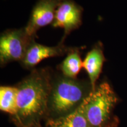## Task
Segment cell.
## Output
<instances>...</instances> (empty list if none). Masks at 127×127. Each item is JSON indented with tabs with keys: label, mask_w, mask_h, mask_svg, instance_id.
<instances>
[{
	"label": "cell",
	"mask_w": 127,
	"mask_h": 127,
	"mask_svg": "<svg viewBox=\"0 0 127 127\" xmlns=\"http://www.w3.org/2000/svg\"><path fill=\"white\" fill-rule=\"evenodd\" d=\"M52 78L45 69H35L17 85V111L12 121L18 127H41L49 116Z\"/></svg>",
	"instance_id": "cell-1"
},
{
	"label": "cell",
	"mask_w": 127,
	"mask_h": 127,
	"mask_svg": "<svg viewBox=\"0 0 127 127\" xmlns=\"http://www.w3.org/2000/svg\"><path fill=\"white\" fill-rule=\"evenodd\" d=\"M92 91L90 82L70 78L64 75L52 79L48 101L50 118H58L72 113Z\"/></svg>",
	"instance_id": "cell-2"
},
{
	"label": "cell",
	"mask_w": 127,
	"mask_h": 127,
	"mask_svg": "<svg viewBox=\"0 0 127 127\" xmlns=\"http://www.w3.org/2000/svg\"><path fill=\"white\" fill-rule=\"evenodd\" d=\"M118 101L108 82L104 81L96 85L81 104L92 127H117L120 121L114 110Z\"/></svg>",
	"instance_id": "cell-3"
},
{
	"label": "cell",
	"mask_w": 127,
	"mask_h": 127,
	"mask_svg": "<svg viewBox=\"0 0 127 127\" xmlns=\"http://www.w3.org/2000/svg\"><path fill=\"white\" fill-rule=\"evenodd\" d=\"M34 41L25 28L3 32L0 38V62L1 65L12 61H21L30 44Z\"/></svg>",
	"instance_id": "cell-4"
},
{
	"label": "cell",
	"mask_w": 127,
	"mask_h": 127,
	"mask_svg": "<svg viewBox=\"0 0 127 127\" xmlns=\"http://www.w3.org/2000/svg\"><path fill=\"white\" fill-rule=\"evenodd\" d=\"M62 0H38L32 11L29 21L25 27L27 32L35 38L41 28L53 23L57 7Z\"/></svg>",
	"instance_id": "cell-5"
},
{
	"label": "cell",
	"mask_w": 127,
	"mask_h": 127,
	"mask_svg": "<svg viewBox=\"0 0 127 127\" xmlns=\"http://www.w3.org/2000/svg\"><path fill=\"white\" fill-rule=\"evenodd\" d=\"M82 12V7L74 1L62 0L57 7L52 27L63 28L66 36L81 25Z\"/></svg>",
	"instance_id": "cell-6"
},
{
	"label": "cell",
	"mask_w": 127,
	"mask_h": 127,
	"mask_svg": "<svg viewBox=\"0 0 127 127\" xmlns=\"http://www.w3.org/2000/svg\"><path fill=\"white\" fill-rule=\"evenodd\" d=\"M70 51L63 44L55 47H48L39 44L33 41L30 44L21 64L27 68H32L46 58L63 55Z\"/></svg>",
	"instance_id": "cell-7"
},
{
	"label": "cell",
	"mask_w": 127,
	"mask_h": 127,
	"mask_svg": "<svg viewBox=\"0 0 127 127\" xmlns=\"http://www.w3.org/2000/svg\"><path fill=\"white\" fill-rule=\"evenodd\" d=\"M105 61V58L101 45H95L88 52L84 60L83 68L88 74L93 90L96 86V81L102 72Z\"/></svg>",
	"instance_id": "cell-8"
},
{
	"label": "cell",
	"mask_w": 127,
	"mask_h": 127,
	"mask_svg": "<svg viewBox=\"0 0 127 127\" xmlns=\"http://www.w3.org/2000/svg\"><path fill=\"white\" fill-rule=\"evenodd\" d=\"M47 127H92L85 117L81 105L78 108L68 115L58 117L48 118Z\"/></svg>",
	"instance_id": "cell-9"
},
{
	"label": "cell",
	"mask_w": 127,
	"mask_h": 127,
	"mask_svg": "<svg viewBox=\"0 0 127 127\" xmlns=\"http://www.w3.org/2000/svg\"><path fill=\"white\" fill-rule=\"evenodd\" d=\"M17 87L1 86L0 88V109L12 117L17 111Z\"/></svg>",
	"instance_id": "cell-10"
},
{
	"label": "cell",
	"mask_w": 127,
	"mask_h": 127,
	"mask_svg": "<svg viewBox=\"0 0 127 127\" xmlns=\"http://www.w3.org/2000/svg\"><path fill=\"white\" fill-rule=\"evenodd\" d=\"M83 67L78 51L71 50L60 65L63 74L70 78H76L81 68Z\"/></svg>",
	"instance_id": "cell-11"
}]
</instances>
